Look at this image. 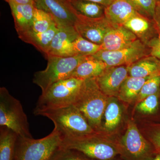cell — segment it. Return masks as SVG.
<instances>
[{
	"label": "cell",
	"instance_id": "31",
	"mask_svg": "<svg viewBox=\"0 0 160 160\" xmlns=\"http://www.w3.org/2000/svg\"><path fill=\"white\" fill-rule=\"evenodd\" d=\"M153 128L150 132L149 140L157 152L160 154V124Z\"/></svg>",
	"mask_w": 160,
	"mask_h": 160
},
{
	"label": "cell",
	"instance_id": "25",
	"mask_svg": "<svg viewBox=\"0 0 160 160\" xmlns=\"http://www.w3.org/2000/svg\"><path fill=\"white\" fill-rule=\"evenodd\" d=\"M72 50L75 55L93 56L102 50L101 45L92 42L79 36L72 43Z\"/></svg>",
	"mask_w": 160,
	"mask_h": 160
},
{
	"label": "cell",
	"instance_id": "26",
	"mask_svg": "<svg viewBox=\"0 0 160 160\" xmlns=\"http://www.w3.org/2000/svg\"><path fill=\"white\" fill-rule=\"evenodd\" d=\"M55 23H56L50 14L35 8L32 30L36 32H44L50 29Z\"/></svg>",
	"mask_w": 160,
	"mask_h": 160
},
{
	"label": "cell",
	"instance_id": "37",
	"mask_svg": "<svg viewBox=\"0 0 160 160\" xmlns=\"http://www.w3.org/2000/svg\"><path fill=\"white\" fill-rule=\"evenodd\" d=\"M158 26L159 30V32H160V25H158Z\"/></svg>",
	"mask_w": 160,
	"mask_h": 160
},
{
	"label": "cell",
	"instance_id": "1",
	"mask_svg": "<svg viewBox=\"0 0 160 160\" xmlns=\"http://www.w3.org/2000/svg\"><path fill=\"white\" fill-rule=\"evenodd\" d=\"M109 97L101 91L95 78L84 80L73 104L97 132L102 129V119Z\"/></svg>",
	"mask_w": 160,
	"mask_h": 160
},
{
	"label": "cell",
	"instance_id": "22",
	"mask_svg": "<svg viewBox=\"0 0 160 160\" xmlns=\"http://www.w3.org/2000/svg\"><path fill=\"white\" fill-rule=\"evenodd\" d=\"M150 78H135L128 76L120 87L118 97L128 103L136 100L143 85Z\"/></svg>",
	"mask_w": 160,
	"mask_h": 160
},
{
	"label": "cell",
	"instance_id": "36",
	"mask_svg": "<svg viewBox=\"0 0 160 160\" xmlns=\"http://www.w3.org/2000/svg\"><path fill=\"white\" fill-rule=\"evenodd\" d=\"M151 160H160V154L158 153H157V154L151 159Z\"/></svg>",
	"mask_w": 160,
	"mask_h": 160
},
{
	"label": "cell",
	"instance_id": "7",
	"mask_svg": "<svg viewBox=\"0 0 160 160\" xmlns=\"http://www.w3.org/2000/svg\"><path fill=\"white\" fill-rule=\"evenodd\" d=\"M61 147L75 149L96 160H112L119 154L116 146L104 140L98 132L63 139Z\"/></svg>",
	"mask_w": 160,
	"mask_h": 160
},
{
	"label": "cell",
	"instance_id": "10",
	"mask_svg": "<svg viewBox=\"0 0 160 160\" xmlns=\"http://www.w3.org/2000/svg\"><path fill=\"white\" fill-rule=\"evenodd\" d=\"M35 6L50 14L59 27L74 26L77 19L71 0H35Z\"/></svg>",
	"mask_w": 160,
	"mask_h": 160
},
{
	"label": "cell",
	"instance_id": "23",
	"mask_svg": "<svg viewBox=\"0 0 160 160\" xmlns=\"http://www.w3.org/2000/svg\"><path fill=\"white\" fill-rule=\"evenodd\" d=\"M122 115V109L118 102L113 97L109 98L103 115L104 129L109 131L115 129L121 122Z\"/></svg>",
	"mask_w": 160,
	"mask_h": 160
},
{
	"label": "cell",
	"instance_id": "21",
	"mask_svg": "<svg viewBox=\"0 0 160 160\" xmlns=\"http://www.w3.org/2000/svg\"><path fill=\"white\" fill-rule=\"evenodd\" d=\"M18 137L12 129L0 127V160H14Z\"/></svg>",
	"mask_w": 160,
	"mask_h": 160
},
{
	"label": "cell",
	"instance_id": "34",
	"mask_svg": "<svg viewBox=\"0 0 160 160\" xmlns=\"http://www.w3.org/2000/svg\"><path fill=\"white\" fill-rule=\"evenodd\" d=\"M82 1H88V2L98 3V4L102 5L106 7L110 5L114 1V0H82Z\"/></svg>",
	"mask_w": 160,
	"mask_h": 160
},
{
	"label": "cell",
	"instance_id": "38",
	"mask_svg": "<svg viewBox=\"0 0 160 160\" xmlns=\"http://www.w3.org/2000/svg\"><path fill=\"white\" fill-rule=\"evenodd\" d=\"M156 1L157 3L160 2V0H156Z\"/></svg>",
	"mask_w": 160,
	"mask_h": 160
},
{
	"label": "cell",
	"instance_id": "33",
	"mask_svg": "<svg viewBox=\"0 0 160 160\" xmlns=\"http://www.w3.org/2000/svg\"><path fill=\"white\" fill-rule=\"evenodd\" d=\"M154 20L158 25H160V2L157 3L155 10Z\"/></svg>",
	"mask_w": 160,
	"mask_h": 160
},
{
	"label": "cell",
	"instance_id": "24",
	"mask_svg": "<svg viewBox=\"0 0 160 160\" xmlns=\"http://www.w3.org/2000/svg\"><path fill=\"white\" fill-rule=\"evenodd\" d=\"M72 7L78 14L87 17L98 18L104 16L105 6L82 0H71Z\"/></svg>",
	"mask_w": 160,
	"mask_h": 160
},
{
	"label": "cell",
	"instance_id": "30",
	"mask_svg": "<svg viewBox=\"0 0 160 160\" xmlns=\"http://www.w3.org/2000/svg\"><path fill=\"white\" fill-rule=\"evenodd\" d=\"M160 90V74L149 78L143 85L136 99L137 102H140L145 98L155 94Z\"/></svg>",
	"mask_w": 160,
	"mask_h": 160
},
{
	"label": "cell",
	"instance_id": "6",
	"mask_svg": "<svg viewBox=\"0 0 160 160\" xmlns=\"http://www.w3.org/2000/svg\"><path fill=\"white\" fill-rule=\"evenodd\" d=\"M0 126L12 129L19 136L32 138L21 102L3 87L0 88Z\"/></svg>",
	"mask_w": 160,
	"mask_h": 160
},
{
	"label": "cell",
	"instance_id": "5",
	"mask_svg": "<svg viewBox=\"0 0 160 160\" xmlns=\"http://www.w3.org/2000/svg\"><path fill=\"white\" fill-rule=\"evenodd\" d=\"M62 137L56 129L42 138L18 137L14 160H50L60 148Z\"/></svg>",
	"mask_w": 160,
	"mask_h": 160
},
{
	"label": "cell",
	"instance_id": "19",
	"mask_svg": "<svg viewBox=\"0 0 160 160\" xmlns=\"http://www.w3.org/2000/svg\"><path fill=\"white\" fill-rule=\"evenodd\" d=\"M128 76L132 77H151L160 74V60L149 55L128 66Z\"/></svg>",
	"mask_w": 160,
	"mask_h": 160
},
{
	"label": "cell",
	"instance_id": "32",
	"mask_svg": "<svg viewBox=\"0 0 160 160\" xmlns=\"http://www.w3.org/2000/svg\"><path fill=\"white\" fill-rule=\"evenodd\" d=\"M150 49V55L160 60V32L156 37L151 40L147 44Z\"/></svg>",
	"mask_w": 160,
	"mask_h": 160
},
{
	"label": "cell",
	"instance_id": "39",
	"mask_svg": "<svg viewBox=\"0 0 160 160\" xmlns=\"http://www.w3.org/2000/svg\"><path fill=\"white\" fill-rule=\"evenodd\" d=\"M112 160H121V159H115V158L114 159H112Z\"/></svg>",
	"mask_w": 160,
	"mask_h": 160
},
{
	"label": "cell",
	"instance_id": "14",
	"mask_svg": "<svg viewBox=\"0 0 160 160\" xmlns=\"http://www.w3.org/2000/svg\"><path fill=\"white\" fill-rule=\"evenodd\" d=\"M124 26L130 30L138 39L147 45L158 35V26L154 19H151L138 13L128 20Z\"/></svg>",
	"mask_w": 160,
	"mask_h": 160
},
{
	"label": "cell",
	"instance_id": "2",
	"mask_svg": "<svg viewBox=\"0 0 160 160\" xmlns=\"http://www.w3.org/2000/svg\"><path fill=\"white\" fill-rule=\"evenodd\" d=\"M33 114L46 117L51 120L54 124V129L60 133L62 139L97 132L73 105L59 109L42 110Z\"/></svg>",
	"mask_w": 160,
	"mask_h": 160
},
{
	"label": "cell",
	"instance_id": "20",
	"mask_svg": "<svg viewBox=\"0 0 160 160\" xmlns=\"http://www.w3.org/2000/svg\"><path fill=\"white\" fill-rule=\"evenodd\" d=\"M107 67L102 61L93 56H89L79 64L70 78L84 80L96 78L102 74Z\"/></svg>",
	"mask_w": 160,
	"mask_h": 160
},
{
	"label": "cell",
	"instance_id": "13",
	"mask_svg": "<svg viewBox=\"0 0 160 160\" xmlns=\"http://www.w3.org/2000/svg\"><path fill=\"white\" fill-rule=\"evenodd\" d=\"M79 36L74 26L59 27L46 56L51 55L65 57L75 55L72 50V43Z\"/></svg>",
	"mask_w": 160,
	"mask_h": 160
},
{
	"label": "cell",
	"instance_id": "3",
	"mask_svg": "<svg viewBox=\"0 0 160 160\" xmlns=\"http://www.w3.org/2000/svg\"><path fill=\"white\" fill-rule=\"evenodd\" d=\"M84 81L70 78L54 83L40 96L33 113L73 105Z\"/></svg>",
	"mask_w": 160,
	"mask_h": 160
},
{
	"label": "cell",
	"instance_id": "29",
	"mask_svg": "<svg viewBox=\"0 0 160 160\" xmlns=\"http://www.w3.org/2000/svg\"><path fill=\"white\" fill-rule=\"evenodd\" d=\"M50 160H96L75 149L60 147L54 152Z\"/></svg>",
	"mask_w": 160,
	"mask_h": 160
},
{
	"label": "cell",
	"instance_id": "17",
	"mask_svg": "<svg viewBox=\"0 0 160 160\" xmlns=\"http://www.w3.org/2000/svg\"><path fill=\"white\" fill-rule=\"evenodd\" d=\"M8 3L18 34L32 30L35 6L32 4H18L12 2Z\"/></svg>",
	"mask_w": 160,
	"mask_h": 160
},
{
	"label": "cell",
	"instance_id": "4",
	"mask_svg": "<svg viewBox=\"0 0 160 160\" xmlns=\"http://www.w3.org/2000/svg\"><path fill=\"white\" fill-rule=\"evenodd\" d=\"M87 56L76 55L69 57L46 56L48 63L46 69L35 72L32 82L44 93L52 84L69 78L72 72Z\"/></svg>",
	"mask_w": 160,
	"mask_h": 160
},
{
	"label": "cell",
	"instance_id": "35",
	"mask_svg": "<svg viewBox=\"0 0 160 160\" xmlns=\"http://www.w3.org/2000/svg\"><path fill=\"white\" fill-rule=\"evenodd\" d=\"M7 2H12L18 4H32L35 6V0H5Z\"/></svg>",
	"mask_w": 160,
	"mask_h": 160
},
{
	"label": "cell",
	"instance_id": "8",
	"mask_svg": "<svg viewBox=\"0 0 160 160\" xmlns=\"http://www.w3.org/2000/svg\"><path fill=\"white\" fill-rule=\"evenodd\" d=\"M116 146L125 160H151L157 153L152 144L145 139L131 121L128 122L126 133Z\"/></svg>",
	"mask_w": 160,
	"mask_h": 160
},
{
	"label": "cell",
	"instance_id": "18",
	"mask_svg": "<svg viewBox=\"0 0 160 160\" xmlns=\"http://www.w3.org/2000/svg\"><path fill=\"white\" fill-rule=\"evenodd\" d=\"M58 29V26L57 23H55L50 29L44 32H36L31 30L21 32L18 35L19 38L23 42L31 44L46 55Z\"/></svg>",
	"mask_w": 160,
	"mask_h": 160
},
{
	"label": "cell",
	"instance_id": "28",
	"mask_svg": "<svg viewBox=\"0 0 160 160\" xmlns=\"http://www.w3.org/2000/svg\"><path fill=\"white\" fill-rule=\"evenodd\" d=\"M160 97V90L155 94L149 96L138 103L137 109L143 114H154L158 109Z\"/></svg>",
	"mask_w": 160,
	"mask_h": 160
},
{
	"label": "cell",
	"instance_id": "9",
	"mask_svg": "<svg viewBox=\"0 0 160 160\" xmlns=\"http://www.w3.org/2000/svg\"><path fill=\"white\" fill-rule=\"evenodd\" d=\"M150 49L146 44L138 39L126 48L114 50H102L93 55L104 62L108 67L129 66L138 60L150 55Z\"/></svg>",
	"mask_w": 160,
	"mask_h": 160
},
{
	"label": "cell",
	"instance_id": "15",
	"mask_svg": "<svg viewBox=\"0 0 160 160\" xmlns=\"http://www.w3.org/2000/svg\"><path fill=\"white\" fill-rule=\"evenodd\" d=\"M137 39V37L125 26H118L106 33L101 46L102 50H119L130 46Z\"/></svg>",
	"mask_w": 160,
	"mask_h": 160
},
{
	"label": "cell",
	"instance_id": "27",
	"mask_svg": "<svg viewBox=\"0 0 160 160\" xmlns=\"http://www.w3.org/2000/svg\"><path fill=\"white\" fill-rule=\"evenodd\" d=\"M138 13L151 19H154L156 0H127Z\"/></svg>",
	"mask_w": 160,
	"mask_h": 160
},
{
	"label": "cell",
	"instance_id": "16",
	"mask_svg": "<svg viewBox=\"0 0 160 160\" xmlns=\"http://www.w3.org/2000/svg\"><path fill=\"white\" fill-rule=\"evenodd\" d=\"M127 0H114L105 7L104 15L115 27L124 26L131 18L138 14Z\"/></svg>",
	"mask_w": 160,
	"mask_h": 160
},
{
	"label": "cell",
	"instance_id": "11",
	"mask_svg": "<svg viewBox=\"0 0 160 160\" xmlns=\"http://www.w3.org/2000/svg\"><path fill=\"white\" fill-rule=\"evenodd\" d=\"M74 27L79 35L84 38L102 45L106 33L115 27L105 16L98 18H91L78 13Z\"/></svg>",
	"mask_w": 160,
	"mask_h": 160
},
{
	"label": "cell",
	"instance_id": "12",
	"mask_svg": "<svg viewBox=\"0 0 160 160\" xmlns=\"http://www.w3.org/2000/svg\"><path fill=\"white\" fill-rule=\"evenodd\" d=\"M128 66L108 67L95 78L101 91L107 96H118L122 84L128 77Z\"/></svg>",
	"mask_w": 160,
	"mask_h": 160
}]
</instances>
